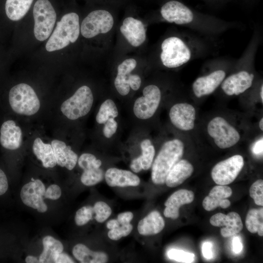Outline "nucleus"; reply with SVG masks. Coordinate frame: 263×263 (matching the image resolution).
<instances>
[{
  "label": "nucleus",
  "mask_w": 263,
  "mask_h": 263,
  "mask_svg": "<svg viewBox=\"0 0 263 263\" xmlns=\"http://www.w3.org/2000/svg\"><path fill=\"white\" fill-rule=\"evenodd\" d=\"M184 151V143L179 139L169 140L163 144L152 167L151 179L154 184L165 183L168 173L181 159Z\"/></svg>",
  "instance_id": "f257e3e1"
},
{
  "label": "nucleus",
  "mask_w": 263,
  "mask_h": 263,
  "mask_svg": "<svg viewBox=\"0 0 263 263\" xmlns=\"http://www.w3.org/2000/svg\"><path fill=\"white\" fill-rule=\"evenodd\" d=\"M79 34L78 15L74 12L67 13L57 22L56 28L46 44L45 48L48 52L62 49L70 43L75 42Z\"/></svg>",
  "instance_id": "f03ea898"
},
{
  "label": "nucleus",
  "mask_w": 263,
  "mask_h": 263,
  "mask_svg": "<svg viewBox=\"0 0 263 263\" xmlns=\"http://www.w3.org/2000/svg\"><path fill=\"white\" fill-rule=\"evenodd\" d=\"M161 62L169 68H176L187 63L193 56L191 45L176 36L165 38L161 43Z\"/></svg>",
  "instance_id": "7ed1b4c3"
},
{
  "label": "nucleus",
  "mask_w": 263,
  "mask_h": 263,
  "mask_svg": "<svg viewBox=\"0 0 263 263\" xmlns=\"http://www.w3.org/2000/svg\"><path fill=\"white\" fill-rule=\"evenodd\" d=\"M9 102L12 109L16 113L28 116L37 113L40 106L36 92L26 83L17 84L11 89L9 93Z\"/></svg>",
  "instance_id": "20e7f679"
},
{
  "label": "nucleus",
  "mask_w": 263,
  "mask_h": 263,
  "mask_svg": "<svg viewBox=\"0 0 263 263\" xmlns=\"http://www.w3.org/2000/svg\"><path fill=\"white\" fill-rule=\"evenodd\" d=\"M33 16L35 21L34 33L39 41L47 39L54 27L56 15L48 0H38L34 4Z\"/></svg>",
  "instance_id": "39448f33"
},
{
  "label": "nucleus",
  "mask_w": 263,
  "mask_h": 263,
  "mask_svg": "<svg viewBox=\"0 0 263 263\" xmlns=\"http://www.w3.org/2000/svg\"><path fill=\"white\" fill-rule=\"evenodd\" d=\"M93 95L87 86L79 88L75 94L62 104L60 110L68 119L75 120L86 115L93 103Z\"/></svg>",
  "instance_id": "423d86ee"
},
{
  "label": "nucleus",
  "mask_w": 263,
  "mask_h": 263,
  "mask_svg": "<svg viewBox=\"0 0 263 263\" xmlns=\"http://www.w3.org/2000/svg\"><path fill=\"white\" fill-rule=\"evenodd\" d=\"M207 131L215 144L220 149L230 148L240 139V135L237 130L221 116L215 117L209 122Z\"/></svg>",
  "instance_id": "0eeeda50"
},
{
  "label": "nucleus",
  "mask_w": 263,
  "mask_h": 263,
  "mask_svg": "<svg viewBox=\"0 0 263 263\" xmlns=\"http://www.w3.org/2000/svg\"><path fill=\"white\" fill-rule=\"evenodd\" d=\"M114 23L111 14L105 10H96L90 13L83 20L80 28L82 36L87 38L100 34H106L112 29Z\"/></svg>",
  "instance_id": "6e6552de"
},
{
  "label": "nucleus",
  "mask_w": 263,
  "mask_h": 263,
  "mask_svg": "<svg viewBox=\"0 0 263 263\" xmlns=\"http://www.w3.org/2000/svg\"><path fill=\"white\" fill-rule=\"evenodd\" d=\"M244 165V160L242 155H233L214 166L211 172V177L217 185L230 184L237 178Z\"/></svg>",
  "instance_id": "1a4fd4ad"
},
{
  "label": "nucleus",
  "mask_w": 263,
  "mask_h": 263,
  "mask_svg": "<svg viewBox=\"0 0 263 263\" xmlns=\"http://www.w3.org/2000/svg\"><path fill=\"white\" fill-rule=\"evenodd\" d=\"M143 94V96L135 100L133 112L137 118L147 119L152 117L157 110L160 102L161 93L158 87L151 84L144 88Z\"/></svg>",
  "instance_id": "9d476101"
},
{
  "label": "nucleus",
  "mask_w": 263,
  "mask_h": 263,
  "mask_svg": "<svg viewBox=\"0 0 263 263\" xmlns=\"http://www.w3.org/2000/svg\"><path fill=\"white\" fill-rule=\"evenodd\" d=\"M45 190L42 182L36 179L22 187L20 191V198L24 204L27 206L37 209L39 212L44 213L47 210V206L43 198Z\"/></svg>",
  "instance_id": "9b49d317"
},
{
  "label": "nucleus",
  "mask_w": 263,
  "mask_h": 263,
  "mask_svg": "<svg viewBox=\"0 0 263 263\" xmlns=\"http://www.w3.org/2000/svg\"><path fill=\"white\" fill-rule=\"evenodd\" d=\"M79 166L83 169L80 180L87 186H94L100 182L104 178V172L100 168L102 162L96 159L93 154H82L78 160Z\"/></svg>",
  "instance_id": "f8f14e48"
},
{
  "label": "nucleus",
  "mask_w": 263,
  "mask_h": 263,
  "mask_svg": "<svg viewBox=\"0 0 263 263\" xmlns=\"http://www.w3.org/2000/svg\"><path fill=\"white\" fill-rule=\"evenodd\" d=\"M254 76L253 73L241 70L225 77L221 84V88L227 95H238L252 86Z\"/></svg>",
  "instance_id": "ddd939ff"
},
{
  "label": "nucleus",
  "mask_w": 263,
  "mask_h": 263,
  "mask_svg": "<svg viewBox=\"0 0 263 263\" xmlns=\"http://www.w3.org/2000/svg\"><path fill=\"white\" fill-rule=\"evenodd\" d=\"M169 116L172 124L181 130L188 131L194 127L196 111L189 103H180L174 105L170 108Z\"/></svg>",
  "instance_id": "4468645a"
},
{
  "label": "nucleus",
  "mask_w": 263,
  "mask_h": 263,
  "mask_svg": "<svg viewBox=\"0 0 263 263\" xmlns=\"http://www.w3.org/2000/svg\"><path fill=\"white\" fill-rule=\"evenodd\" d=\"M226 76V72L217 69L209 74L198 77L193 82L192 88L194 94L198 98L213 93L221 85Z\"/></svg>",
  "instance_id": "2eb2a0df"
},
{
  "label": "nucleus",
  "mask_w": 263,
  "mask_h": 263,
  "mask_svg": "<svg viewBox=\"0 0 263 263\" xmlns=\"http://www.w3.org/2000/svg\"><path fill=\"white\" fill-rule=\"evenodd\" d=\"M211 225L222 227L221 234L224 237H230L239 233L243 228V224L239 214L230 212L227 215L218 213L212 215L209 220Z\"/></svg>",
  "instance_id": "dca6fc26"
},
{
  "label": "nucleus",
  "mask_w": 263,
  "mask_h": 263,
  "mask_svg": "<svg viewBox=\"0 0 263 263\" xmlns=\"http://www.w3.org/2000/svg\"><path fill=\"white\" fill-rule=\"evenodd\" d=\"M120 31L133 47L140 46L146 38V30L143 22L133 17H127L124 19Z\"/></svg>",
  "instance_id": "f3484780"
},
{
  "label": "nucleus",
  "mask_w": 263,
  "mask_h": 263,
  "mask_svg": "<svg viewBox=\"0 0 263 263\" xmlns=\"http://www.w3.org/2000/svg\"><path fill=\"white\" fill-rule=\"evenodd\" d=\"M194 194L191 190L181 189L172 193L166 200L164 215L166 217L176 219L179 216V208L184 205L191 203Z\"/></svg>",
  "instance_id": "a211bd4d"
},
{
  "label": "nucleus",
  "mask_w": 263,
  "mask_h": 263,
  "mask_svg": "<svg viewBox=\"0 0 263 263\" xmlns=\"http://www.w3.org/2000/svg\"><path fill=\"white\" fill-rule=\"evenodd\" d=\"M22 134L20 128L12 120L4 122L0 129V143L10 150L19 149L22 144Z\"/></svg>",
  "instance_id": "6ab92c4d"
},
{
  "label": "nucleus",
  "mask_w": 263,
  "mask_h": 263,
  "mask_svg": "<svg viewBox=\"0 0 263 263\" xmlns=\"http://www.w3.org/2000/svg\"><path fill=\"white\" fill-rule=\"evenodd\" d=\"M105 178L107 184L112 187H135L140 183V178L131 171L115 168L107 169Z\"/></svg>",
  "instance_id": "aec40b11"
},
{
  "label": "nucleus",
  "mask_w": 263,
  "mask_h": 263,
  "mask_svg": "<svg viewBox=\"0 0 263 263\" xmlns=\"http://www.w3.org/2000/svg\"><path fill=\"white\" fill-rule=\"evenodd\" d=\"M51 145L56 164L69 170H72L76 165L78 156L71 150V147L67 146L65 142L57 139L52 141Z\"/></svg>",
  "instance_id": "412c9836"
},
{
  "label": "nucleus",
  "mask_w": 263,
  "mask_h": 263,
  "mask_svg": "<svg viewBox=\"0 0 263 263\" xmlns=\"http://www.w3.org/2000/svg\"><path fill=\"white\" fill-rule=\"evenodd\" d=\"M193 171L194 168L190 162L185 159L180 160L168 173L165 184L169 187H177L188 178Z\"/></svg>",
  "instance_id": "4be33fe9"
},
{
  "label": "nucleus",
  "mask_w": 263,
  "mask_h": 263,
  "mask_svg": "<svg viewBox=\"0 0 263 263\" xmlns=\"http://www.w3.org/2000/svg\"><path fill=\"white\" fill-rule=\"evenodd\" d=\"M136 65L135 59L128 58L124 60L117 67V74L114 80V86L117 92L122 95H126L130 92L129 76Z\"/></svg>",
  "instance_id": "5701e85b"
},
{
  "label": "nucleus",
  "mask_w": 263,
  "mask_h": 263,
  "mask_svg": "<svg viewBox=\"0 0 263 263\" xmlns=\"http://www.w3.org/2000/svg\"><path fill=\"white\" fill-rule=\"evenodd\" d=\"M164 226L165 221L160 213L154 210L139 222L137 229L140 234L148 236L160 233Z\"/></svg>",
  "instance_id": "b1692460"
},
{
  "label": "nucleus",
  "mask_w": 263,
  "mask_h": 263,
  "mask_svg": "<svg viewBox=\"0 0 263 263\" xmlns=\"http://www.w3.org/2000/svg\"><path fill=\"white\" fill-rule=\"evenodd\" d=\"M232 193V190L229 187L218 185L214 187L204 198L203 207L208 211L213 210L219 207L222 200L229 197Z\"/></svg>",
  "instance_id": "393cba45"
},
{
  "label": "nucleus",
  "mask_w": 263,
  "mask_h": 263,
  "mask_svg": "<svg viewBox=\"0 0 263 263\" xmlns=\"http://www.w3.org/2000/svg\"><path fill=\"white\" fill-rule=\"evenodd\" d=\"M72 252L75 258L82 263H105L108 260L105 253L92 251L81 244L75 245Z\"/></svg>",
  "instance_id": "a878e982"
},
{
  "label": "nucleus",
  "mask_w": 263,
  "mask_h": 263,
  "mask_svg": "<svg viewBox=\"0 0 263 263\" xmlns=\"http://www.w3.org/2000/svg\"><path fill=\"white\" fill-rule=\"evenodd\" d=\"M33 152L40 160L44 168H53L56 160L51 144L44 143L40 138H37L33 145Z\"/></svg>",
  "instance_id": "bb28decb"
},
{
  "label": "nucleus",
  "mask_w": 263,
  "mask_h": 263,
  "mask_svg": "<svg viewBox=\"0 0 263 263\" xmlns=\"http://www.w3.org/2000/svg\"><path fill=\"white\" fill-rule=\"evenodd\" d=\"M42 244L43 250L39 258V263H55L56 256L63 251V244L59 241L51 236L44 237Z\"/></svg>",
  "instance_id": "cd10ccee"
},
{
  "label": "nucleus",
  "mask_w": 263,
  "mask_h": 263,
  "mask_svg": "<svg viewBox=\"0 0 263 263\" xmlns=\"http://www.w3.org/2000/svg\"><path fill=\"white\" fill-rule=\"evenodd\" d=\"M34 0H6L5 12L7 17L13 21L21 19L28 12Z\"/></svg>",
  "instance_id": "c85d7f7f"
},
{
  "label": "nucleus",
  "mask_w": 263,
  "mask_h": 263,
  "mask_svg": "<svg viewBox=\"0 0 263 263\" xmlns=\"http://www.w3.org/2000/svg\"><path fill=\"white\" fill-rule=\"evenodd\" d=\"M245 226L252 233H257L260 236H263V208H252L246 215Z\"/></svg>",
  "instance_id": "c756f323"
},
{
  "label": "nucleus",
  "mask_w": 263,
  "mask_h": 263,
  "mask_svg": "<svg viewBox=\"0 0 263 263\" xmlns=\"http://www.w3.org/2000/svg\"><path fill=\"white\" fill-rule=\"evenodd\" d=\"M118 114V112L115 103L112 100L108 99L100 106L96 120L99 124H104L109 118H114Z\"/></svg>",
  "instance_id": "7c9ffc66"
},
{
  "label": "nucleus",
  "mask_w": 263,
  "mask_h": 263,
  "mask_svg": "<svg viewBox=\"0 0 263 263\" xmlns=\"http://www.w3.org/2000/svg\"><path fill=\"white\" fill-rule=\"evenodd\" d=\"M142 153L138 158L141 163L142 169H149L152 163L155 155V149L149 139H145L141 143Z\"/></svg>",
  "instance_id": "2f4dec72"
},
{
  "label": "nucleus",
  "mask_w": 263,
  "mask_h": 263,
  "mask_svg": "<svg viewBox=\"0 0 263 263\" xmlns=\"http://www.w3.org/2000/svg\"><path fill=\"white\" fill-rule=\"evenodd\" d=\"M93 210L95 214L94 218L98 223L105 221L112 213L111 207L102 201L95 203L93 207Z\"/></svg>",
  "instance_id": "473e14b6"
},
{
  "label": "nucleus",
  "mask_w": 263,
  "mask_h": 263,
  "mask_svg": "<svg viewBox=\"0 0 263 263\" xmlns=\"http://www.w3.org/2000/svg\"><path fill=\"white\" fill-rule=\"evenodd\" d=\"M167 255L169 258L171 260L185 263H192L195 257L194 254L192 253L177 249L169 250L168 252Z\"/></svg>",
  "instance_id": "72a5a7b5"
},
{
  "label": "nucleus",
  "mask_w": 263,
  "mask_h": 263,
  "mask_svg": "<svg viewBox=\"0 0 263 263\" xmlns=\"http://www.w3.org/2000/svg\"><path fill=\"white\" fill-rule=\"evenodd\" d=\"M250 196L253 199L255 203L259 206H263V180L259 179L254 182L249 188Z\"/></svg>",
  "instance_id": "f704fd0d"
},
{
  "label": "nucleus",
  "mask_w": 263,
  "mask_h": 263,
  "mask_svg": "<svg viewBox=\"0 0 263 263\" xmlns=\"http://www.w3.org/2000/svg\"><path fill=\"white\" fill-rule=\"evenodd\" d=\"M94 212L93 207L84 206L79 209L76 212L75 220L78 226L86 224L92 219Z\"/></svg>",
  "instance_id": "c9c22d12"
},
{
  "label": "nucleus",
  "mask_w": 263,
  "mask_h": 263,
  "mask_svg": "<svg viewBox=\"0 0 263 263\" xmlns=\"http://www.w3.org/2000/svg\"><path fill=\"white\" fill-rule=\"evenodd\" d=\"M133 227L132 224L120 225L118 227L110 229L108 236L110 239L116 241L123 237L127 236L132 232Z\"/></svg>",
  "instance_id": "e433bc0d"
},
{
  "label": "nucleus",
  "mask_w": 263,
  "mask_h": 263,
  "mask_svg": "<svg viewBox=\"0 0 263 263\" xmlns=\"http://www.w3.org/2000/svg\"><path fill=\"white\" fill-rule=\"evenodd\" d=\"M61 194L60 188L57 185L53 184L48 187L45 190L44 197L51 200H57Z\"/></svg>",
  "instance_id": "4c0bfd02"
},
{
  "label": "nucleus",
  "mask_w": 263,
  "mask_h": 263,
  "mask_svg": "<svg viewBox=\"0 0 263 263\" xmlns=\"http://www.w3.org/2000/svg\"><path fill=\"white\" fill-rule=\"evenodd\" d=\"M105 124L103 130V134L106 137L110 138L116 132L117 123L114 118H110Z\"/></svg>",
  "instance_id": "58836bf2"
},
{
  "label": "nucleus",
  "mask_w": 263,
  "mask_h": 263,
  "mask_svg": "<svg viewBox=\"0 0 263 263\" xmlns=\"http://www.w3.org/2000/svg\"><path fill=\"white\" fill-rule=\"evenodd\" d=\"M128 83L130 87L133 90H138L141 84V79L139 75L136 74H130L128 78Z\"/></svg>",
  "instance_id": "ea45409f"
},
{
  "label": "nucleus",
  "mask_w": 263,
  "mask_h": 263,
  "mask_svg": "<svg viewBox=\"0 0 263 263\" xmlns=\"http://www.w3.org/2000/svg\"><path fill=\"white\" fill-rule=\"evenodd\" d=\"M133 217L132 213L127 211L119 214L117 220L120 225H123L130 224Z\"/></svg>",
  "instance_id": "a19ab883"
},
{
  "label": "nucleus",
  "mask_w": 263,
  "mask_h": 263,
  "mask_svg": "<svg viewBox=\"0 0 263 263\" xmlns=\"http://www.w3.org/2000/svg\"><path fill=\"white\" fill-rule=\"evenodd\" d=\"M212 244L208 242H204L202 245V253L203 256L207 259L210 260L213 258L212 250Z\"/></svg>",
  "instance_id": "79ce46f5"
},
{
  "label": "nucleus",
  "mask_w": 263,
  "mask_h": 263,
  "mask_svg": "<svg viewBox=\"0 0 263 263\" xmlns=\"http://www.w3.org/2000/svg\"><path fill=\"white\" fill-rule=\"evenodd\" d=\"M8 183L5 173L0 169V195L4 194L7 190Z\"/></svg>",
  "instance_id": "37998d69"
},
{
  "label": "nucleus",
  "mask_w": 263,
  "mask_h": 263,
  "mask_svg": "<svg viewBox=\"0 0 263 263\" xmlns=\"http://www.w3.org/2000/svg\"><path fill=\"white\" fill-rule=\"evenodd\" d=\"M55 263H73V260L66 253H60L55 258Z\"/></svg>",
  "instance_id": "c03bdc74"
},
{
  "label": "nucleus",
  "mask_w": 263,
  "mask_h": 263,
  "mask_svg": "<svg viewBox=\"0 0 263 263\" xmlns=\"http://www.w3.org/2000/svg\"><path fill=\"white\" fill-rule=\"evenodd\" d=\"M243 244L241 238L239 236H236L233 239L232 247L233 252L235 254L240 253L243 250Z\"/></svg>",
  "instance_id": "a18cd8bd"
},
{
  "label": "nucleus",
  "mask_w": 263,
  "mask_h": 263,
  "mask_svg": "<svg viewBox=\"0 0 263 263\" xmlns=\"http://www.w3.org/2000/svg\"><path fill=\"white\" fill-rule=\"evenodd\" d=\"M130 168L134 172H140L142 169V166L138 157L133 159L131 163Z\"/></svg>",
  "instance_id": "49530a36"
},
{
  "label": "nucleus",
  "mask_w": 263,
  "mask_h": 263,
  "mask_svg": "<svg viewBox=\"0 0 263 263\" xmlns=\"http://www.w3.org/2000/svg\"><path fill=\"white\" fill-rule=\"evenodd\" d=\"M252 151L255 154H260L263 153V139L255 143L252 148Z\"/></svg>",
  "instance_id": "de8ad7c7"
},
{
  "label": "nucleus",
  "mask_w": 263,
  "mask_h": 263,
  "mask_svg": "<svg viewBox=\"0 0 263 263\" xmlns=\"http://www.w3.org/2000/svg\"><path fill=\"white\" fill-rule=\"evenodd\" d=\"M120 225L117 219H112L109 221L107 223V227L109 229L115 228Z\"/></svg>",
  "instance_id": "09e8293b"
},
{
  "label": "nucleus",
  "mask_w": 263,
  "mask_h": 263,
  "mask_svg": "<svg viewBox=\"0 0 263 263\" xmlns=\"http://www.w3.org/2000/svg\"><path fill=\"white\" fill-rule=\"evenodd\" d=\"M230 202L229 200L224 199L222 200L221 203L219 204V207L223 208H226L228 207L230 205Z\"/></svg>",
  "instance_id": "8fccbe9b"
},
{
  "label": "nucleus",
  "mask_w": 263,
  "mask_h": 263,
  "mask_svg": "<svg viewBox=\"0 0 263 263\" xmlns=\"http://www.w3.org/2000/svg\"><path fill=\"white\" fill-rule=\"evenodd\" d=\"M25 262L27 263H39V260L33 256H28L25 258Z\"/></svg>",
  "instance_id": "3c124183"
},
{
  "label": "nucleus",
  "mask_w": 263,
  "mask_h": 263,
  "mask_svg": "<svg viewBox=\"0 0 263 263\" xmlns=\"http://www.w3.org/2000/svg\"><path fill=\"white\" fill-rule=\"evenodd\" d=\"M260 97L262 100V103L263 102V85H262L260 88Z\"/></svg>",
  "instance_id": "603ef678"
},
{
  "label": "nucleus",
  "mask_w": 263,
  "mask_h": 263,
  "mask_svg": "<svg viewBox=\"0 0 263 263\" xmlns=\"http://www.w3.org/2000/svg\"><path fill=\"white\" fill-rule=\"evenodd\" d=\"M259 127L260 130L263 131V118L262 117L259 122Z\"/></svg>",
  "instance_id": "864d4df0"
}]
</instances>
